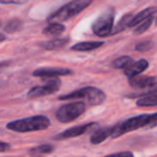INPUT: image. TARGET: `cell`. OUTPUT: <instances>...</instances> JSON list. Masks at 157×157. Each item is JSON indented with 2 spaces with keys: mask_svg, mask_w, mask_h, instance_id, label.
<instances>
[{
  "mask_svg": "<svg viewBox=\"0 0 157 157\" xmlns=\"http://www.w3.org/2000/svg\"><path fill=\"white\" fill-rule=\"evenodd\" d=\"M105 157H135L133 154L131 152H118V153H114V154H110L107 155Z\"/></svg>",
  "mask_w": 157,
  "mask_h": 157,
  "instance_id": "obj_26",
  "label": "cell"
},
{
  "mask_svg": "<svg viewBox=\"0 0 157 157\" xmlns=\"http://www.w3.org/2000/svg\"><path fill=\"white\" fill-rule=\"evenodd\" d=\"M111 132H112V127H102V128L97 129L90 136V143L92 144L102 143L109 137L111 138Z\"/></svg>",
  "mask_w": 157,
  "mask_h": 157,
  "instance_id": "obj_13",
  "label": "cell"
},
{
  "mask_svg": "<svg viewBox=\"0 0 157 157\" xmlns=\"http://www.w3.org/2000/svg\"><path fill=\"white\" fill-rule=\"evenodd\" d=\"M152 42L150 41H144V42H140L136 45V50L137 51H141V52H144V51H147L152 48Z\"/></svg>",
  "mask_w": 157,
  "mask_h": 157,
  "instance_id": "obj_23",
  "label": "cell"
},
{
  "mask_svg": "<svg viewBox=\"0 0 157 157\" xmlns=\"http://www.w3.org/2000/svg\"><path fill=\"white\" fill-rule=\"evenodd\" d=\"M73 71L69 68H60V67H44L39 68L33 72V76L42 78H58V76H65L72 74Z\"/></svg>",
  "mask_w": 157,
  "mask_h": 157,
  "instance_id": "obj_9",
  "label": "cell"
},
{
  "mask_svg": "<svg viewBox=\"0 0 157 157\" xmlns=\"http://www.w3.org/2000/svg\"><path fill=\"white\" fill-rule=\"evenodd\" d=\"M93 0H71L70 2L63 5L61 8H59L57 11L52 13L48 18V23L52 22H65L73 16L78 15L81 12H83L86 8H88L92 5Z\"/></svg>",
  "mask_w": 157,
  "mask_h": 157,
  "instance_id": "obj_2",
  "label": "cell"
},
{
  "mask_svg": "<svg viewBox=\"0 0 157 157\" xmlns=\"http://www.w3.org/2000/svg\"><path fill=\"white\" fill-rule=\"evenodd\" d=\"M74 99H82L90 105H99L105 100V94L101 90L94 86H87L81 90H74L70 94L63 95L59 97V100H74Z\"/></svg>",
  "mask_w": 157,
  "mask_h": 157,
  "instance_id": "obj_3",
  "label": "cell"
},
{
  "mask_svg": "<svg viewBox=\"0 0 157 157\" xmlns=\"http://www.w3.org/2000/svg\"><path fill=\"white\" fill-rule=\"evenodd\" d=\"M132 14H126V15H124L122 18L120 20V22L117 23V25H116L115 27L113 28V31H112V35H116V33H122L123 30H125L126 28H128L129 27V24H130L131 20H132Z\"/></svg>",
  "mask_w": 157,
  "mask_h": 157,
  "instance_id": "obj_18",
  "label": "cell"
},
{
  "mask_svg": "<svg viewBox=\"0 0 157 157\" xmlns=\"http://www.w3.org/2000/svg\"><path fill=\"white\" fill-rule=\"evenodd\" d=\"M23 27V22L18 18H13L12 21H10L7 24V26L5 27V30L9 33H13L16 31H20Z\"/></svg>",
  "mask_w": 157,
  "mask_h": 157,
  "instance_id": "obj_21",
  "label": "cell"
},
{
  "mask_svg": "<svg viewBox=\"0 0 157 157\" xmlns=\"http://www.w3.org/2000/svg\"><path fill=\"white\" fill-rule=\"evenodd\" d=\"M6 40V36L3 35V33H0V43H1V42H3Z\"/></svg>",
  "mask_w": 157,
  "mask_h": 157,
  "instance_id": "obj_29",
  "label": "cell"
},
{
  "mask_svg": "<svg viewBox=\"0 0 157 157\" xmlns=\"http://www.w3.org/2000/svg\"><path fill=\"white\" fill-rule=\"evenodd\" d=\"M65 31V26L58 22H52L43 29V35L44 36H59Z\"/></svg>",
  "mask_w": 157,
  "mask_h": 157,
  "instance_id": "obj_16",
  "label": "cell"
},
{
  "mask_svg": "<svg viewBox=\"0 0 157 157\" xmlns=\"http://www.w3.org/2000/svg\"><path fill=\"white\" fill-rule=\"evenodd\" d=\"M153 20H154L153 16H151V17H148L147 20H145L144 22H142L141 24H139L135 28L133 33H135V35H141V33H145V31L151 27V25H152V23H153Z\"/></svg>",
  "mask_w": 157,
  "mask_h": 157,
  "instance_id": "obj_22",
  "label": "cell"
},
{
  "mask_svg": "<svg viewBox=\"0 0 157 157\" xmlns=\"http://www.w3.org/2000/svg\"><path fill=\"white\" fill-rule=\"evenodd\" d=\"M69 41H70L69 38H57V39H54V40L42 42L41 46L48 51H56V50L63 48L69 43Z\"/></svg>",
  "mask_w": 157,
  "mask_h": 157,
  "instance_id": "obj_15",
  "label": "cell"
},
{
  "mask_svg": "<svg viewBox=\"0 0 157 157\" xmlns=\"http://www.w3.org/2000/svg\"><path fill=\"white\" fill-rule=\"evenodd\" d=\"M156 78L155 76L147 75H136L133 78H129V84L131 87L137 90H147L156 84Z\"/></svg>",
  "mask_w": 157,
  "mask_h": 157,
  "instance_id": "obj_10",
  "label": "cell"
},
{
  "mask_svg": "<svg viewBox=\"0 0 157 157\" xmlns=\"http://www.w3.org/2000/svg\"><path fill=\"white\" fill-rule=\"evenodd\" d=\"M138 107H157V94L146 95L137 100Z\"/></svg>",
  "mask_w": 157,
  "mask_h": 157,
  "instance_id": "obj_19",
  "label": "cell"
},
{
  "mask_svg": "<svg viewBox=\"0 0 157 157\" xmlns=\"http://www.w3.org/2000/svg\"><path fill=\"white\" fill-rule=\"evenodd\" d=\"M147 67H148V61L146 59H139L137 61H132L126 69H124V73L127 78H130L136 75L141 74L144 70H146Z\"/></svg>",
  "mask_w": 157,
  "mask_h": 157,
  "instance_id": "obj_11",
  "label": "cell"
},
{
  "mask_svg": "<svg viewBox=\"0 0 157 157\" xmlns=\"http://www.w3.org/2000/svg\"><path fill=\"white\" fill-rule=\"evenodd\" d=\"M10 150V144L7 142H2L0 141V153H5L8 152Z\"/></svg>",
  "mask_w": 157,
  "mask_h": 157,
  "instance_id": "obj_27",
  "label": "cell"
},
{
  "mask_svg": "<svg viewBox=\"0 0 157 157\" xmlns=\"http://www.w3.org/2000/svg\"><path fill=\"white\" fill-rule=\"evenodd\" d=\"M102 45V41H84L74 44L70 48H71V51H76V52H90V51L96 50Z\"/></svg>",
  "mask_w": 157,
  "mask_h": 157,
  "instance_id": "obj_14",
  "label": "cell"
},
{
  "mask_svg": "<svg viewBox=\"0 0 157 157\" xmlns=\"http://www.w3.org/2000/svg\"><path fill=\"white\" fill-rule=\"evenodd\" d=\"M45 81V84L41 86H35L30 88L28 92L29 98H39V97H44L51 94H55L57 90L60 88V80L56 78H43Z\"/></svg>",
  "mask_w": 157,
  "mask_h": 157,
  "instance_id": "obj_7",
  "label": "cell"
},
{
  "mask_svg": "<svg viewBox=\"0 0 157 157\" xmlns=\"http://www.w3.org/2000/svg\"><path fill=\"white\" fill-rule=\"evenodd\" d=\"M52 152H54V146L51 145V144H42V145L36 146V147H33L28 151L29 155L33 157L43 156V155L51 154Z\"/></svg>",
  "mask_w": 157,
  "mask_h": 157,
  "instance_id": "obj_17",
  "label": "cell"
},
{
  "mask_svg": "<svg viewBox=\"0 0 157 157\" xmlns=\"http://www.w3.org/2000/svg\"><path fill=\"white\" fill-rule=\"evenodd\" d=\"M148 120H150V114H142V115L133 116V117L128 118L124 122L118 123L115 126H112L111 138L116 139L125 133L131 132V131L137 130L139 128H146Z\"/></svg>",
  "mask_w": 157,
  "mask_h": 157,
  "instance_id": "obj_4",
  "label": "cell"
},
{
  "mask_svg": "<svg viewBox=\"0 0 157 157\" xmlns=\"http://www.w3.org/2000/svg\"><path fill=\"white\" fill-rule=\"evenodd\" d=\"M51 121L45 115H33L8 123L7 128L15 132H33L45 130L50 127Z\"/></svg>",
  "mask_w": 157,
  "mask_h": 157,
  "instance_id": "obj_1",
  "label": "cell"
},
{
  "mask_svg": "<svg viewBox=\"0 0 157 157\" xmlns=\"http://www.w3.org/2000/svg\"><path fill=\"white\" fill-rule=\"evenodd\" d=\"M132 61L133 60L130 56H121L113 61L112 66H113V68H116V69H126Z\"/></svg>",
  "mask_w": 157,
  "mask_h": 157,
  "instance_id": "obj_20",
  "label": "cell"
},
{
  "mask_svg": "<svg viewBox=\"0 0 157 157\" xmlns=\"http://www.w3.org/2000/svg\"><path fill=\"white\" fill-rule=\"evenodd\" d=\"M86 107L85 103L82 101H76V102H70L61 105L56 111V118L60 123H70L72 121L76 120L82 115L85 111Z\"/></svg>",
  "mask_w": 157,
  "mask_h": 157,
  "instance_id": "obj_5",
  "label": "cell"
},
{
  "mask_svg": "<svg viewBox=\"0 0 157 157\" xmlns=\"http://www.w3.org/2000/svg\"><path fill=\"white\" fill-rule=\"evenodd\" d=\"M10 66V61L8 60H5V61H0V73L1 72H3V70L6 69V68H8Z\"/></svg>",
  "mask_w": 157,
  "mask_h": 157,
  "instance_id": "obj_28",
  "label": "cell"
},
{
  "mask_svg": "<svg viewBox=\"0 0 157 157\" xmlns=\"http://www.w3.org/2000/svg\"><path fill=\"white\" fill-rule=\"evenodd\" d=\"M156 126H157V113L150 114V120H148L146 128H153V127H156Z\"/></svg>",
  "mask_w": 157,
  "mask_h": 157,
  "instance_id": "obj_24",
  "label": "cell"
},
{
  "mask_svg": "<svg viewBox=\"0 0 157 157\" xmlns=\"http://www.w3.org/2000/svg\"><path fill=\"white\" fill-rule=\"evenodd\" d=\"M156 25H157V18H156Z\"/></svg>",
  "mask_w": 157,
  "mask_h": 157,
  "instance_id": "obj_30",
  "label": "cell"
},
{
  "mask_svg": "<svg viewBox=\"0 0 157 157\" xmlns=\"http://www.w3.org/2000/svg\"><path fill=\"white\" fill-rule=\"evenodd\" d=\"M156 8L155 7H151V8H146V9L142 10L141 12L137 13L136 15L132 16V20H131L129 27H137L139 24H141L142 22H144L145 20H147L148 17L153 16L156 12Z\"/></svg>",
  "mask_w": 157,
  "mask_h": 157,
  "instance_id": "obj_12",
  "label": "cell"
},
{
  "mask_svg": "<svg viewBox=\"0 0 157 157\" xmlns=\"http://www.w3.org/2000/svg\"><path fill=\"white\" fill-rule=\"evenodd\" d=\"M28 0H0L2 5H24Z\"/></svg>",
  "mask_w": 157,
  "mask_h": 157,
  "instance_id": "obj_25",
  "label": "cell"
},
{
  "mask_svg": "<svg viewBox=\"0 0 157 157\" xmlns=\"http://www.w3.org/2000/svg\"><path fill=\"white\" fill-rule=\"evenodd\" d=\"M0 24H1V23H0Z\"/></svg>",
  "mask_w": 157,
  "mask_h": 157,
  "instance_id": "obj_31",
  "label": "cell"
},
{
  "mask_svg": "<svg viewBox=\"0 0 157 157\" xmlns=\"http://www.w3.org/2000/svg\"><path fill=\"white\" fill-rule=\"evenodd\" d=\"M96 127H98V123L97 122H90V123H87V124L78 125V126H74V127H71V128L66 129L63 132L54 136V139L55 140H67V139H71V138L80 137V136L84 135V133L88 132V131L94 130Z\"/></svg>",
  "mask_w": 157,
  "mask_h": 157,
  "instance_id": "obj_8",
  "label": "cell"
},
{
  "mask_svg": "<svg viewBox=\"0 0 157 157\" xmlns=\"http://www.w3.org/2000/svg\"><path fill=\"white\" fill-rule=\"evenodd\" d=\"M114 24V11H108L101 13L92 25V30L97 37H109L112 35Z\"/></svg>",
  "mask_w": 157,
  "mask_h": 157,
  "instance_id": "obj_6",
  "label": "cell"
}]
</instances>
